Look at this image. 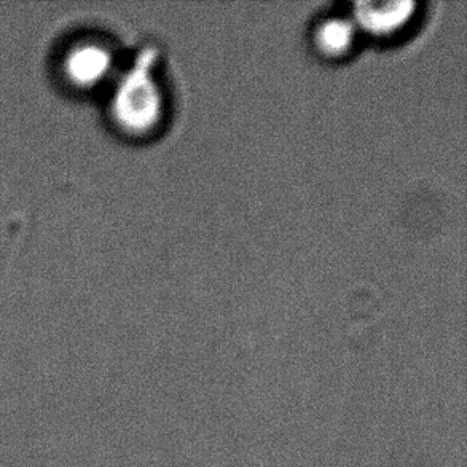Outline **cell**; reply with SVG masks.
Listing matches in <instances>:
<instances>
[{"instance_id": "1", "label": "cell", "mask_w": 467, "mask_h": 467, "mask_svg": "<svg viewBox=\"0 0 467 467\" xmlns=\"http://www.w3.org/2000/svg\"><path fill=\"white\" fill-rule=\"evenodd\" d=\"M155 61V51L147 50L115 91L112 112L115 120L130 131H146L160 119L161 98L150 69Z\"/></svg>"}, {"instance_id": "3", "label": "cell", "mask_w": 467, "mask_h": 467, "mask_svg": "<svg viewBox=\"0 0 467 467\" xmlns=\"http://www.w3.org/2000/svg\"><path fill=\"white\" fill-rule=\"evenodd\" d=\"M413 2H359L356 16L367 31L388 34L396 31L410 19Z\"/></svg>"}, {"instance_id": "2", "label": "cell", "mask_w": 467, "mask_h": 467, "mask_svg": "<svg viewBox=\"0 0 467 467\" xmlns=\"http://www.w3.org/2000/svg\"><path fill=\"white\" fill-rule=\"evenodd\" d=\"M112 70V55L101 45H78L64 59V74L80 88H91L106 80Z\"/></svg>"}, {"instance_id": "4", "label": "cell", "mask_w": 467, "mask_h": 467, "mask_svg": "<svg viewBox=\"0 0 467 467\" xmlns=\"http://www.w3.org/2000/svg\"><path fill=\"white\" fill-rule=\"evenodd\" d=\"M354 29L345 19H328L317 31V44L327 53H341L353 42Z\"/></svg>"}]
</instances>
